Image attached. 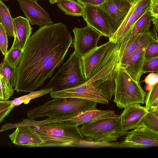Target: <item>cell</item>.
I'll list each match as a JSON object with an SVG mask.
<instances>
[{"mask_svg": "<svg viewBox=\"0 0 158 158\" xmlns=\"http://www.w3.org/2000/svg\"><path fill=\"white\" fill-rule=\"evenodd\" d=\"M131 5L125 0H105L97 6L103 11L113 34L127 15Z\"/></svg>", "mask_w": 158, "mask_h": 158, "instance_id": "obj_11", "label": "cell"}, {"mask_svg": "<svg viewBox=\"0 0 158 158\" xmlns=\"http://www.w3.org/2000/svg\"><path fill=\"white\" fill-rule=\"evenodd\" d=\"M29 110L27 116L34 119L48 117L54 119H67L85 112L96 109V102L74 98H53Z\"/></svg>", "mask_w": 158, "mask_h": 158, "instance_id": "obj_2", "label": "cell"}, {"mask_svg": "<svg viewBox=\"0 0 158 158\" xmlns=\"http://www.w3.org/2000/svg\"><path fill=\"white\" fill-rule=\"evenodd\" d=\"M149 11L152 17L158 18V0H150Z\"/></svg>", "mask_w": 158, "mask_h": 158, "instance_id": "obj_35", "label": "cell"}, {"mask_svg": "<svg viewBox=\"0 0 158 158\" xmlns=\"http://www.w3.org/2000/svg\"><path fill=\"white\" fill-rule=\"evenodd\" d=\"M16 128L15 131L9 136L13 143L27 147H39L44 143L33 127L23 126Z\"/></svg>", "mask_w": 158, "mask_h": 158, "instance_id": "obj_15", "label": "cell"}, {"mask_svg": "<svg viewBox=\"0 0 158 158\" xmlns=\"http://www.w3.org/2000/svg\"><path fill=\"white\" fill-rule=\"evenodd\" d=\"M73 40L64 24L40 27L26 43L16 68L14 89L31 92L41 87L62 63Z\"/></svg>", "mask_w": 158, "mask_h": 158, "instance_id": "obj_1", "label": "cell"}, {"mask_svg": "<svg viewBox=\"0 0 158 158\" xmlns=\"http://www.w3.org/2000/svg\"><path fill=\"white\" fill-rule=\"evenodd\" d=\"M158 73V57L144 60L142 70V74L147 72Z\"/></svg>", "mask_w": 158, "mask_h": 158, "instance_id": "obj_32", "label": "cell"}, {"mask_svg": "<svg viewBox=\"0 0 158 158\" xmlns=\"http://www.w3.org/2000/svg\"><path fill=\"white\" fill-rule=\"evenodd\" d=\"M144 103L148 110L158 109V83L148 90Z\"/></svg>", "mask_w": 158, "mask_h": 158, "instance_id": "obj_27", "label": "cell"}, {"mask_svg": "<svg viewBox=\"0 0 158 158\" xmlns=\"http://www.w3.org/2000/svg\"><path fill=\"white\" fill-rule=\"evenodd\" d=\"M139 127H145L158 133V109L148 110Z\"/></svg>", "mask_w": 158, "mask_h": 158, "instance_id": "obj_25", "label": "cell"}, {"mask_svg": "<svg viewBox=\"0 0 158 158\" xmlns=\"http://www.w3.org/2000/svg\"><path fill=\"white\" fill-rule=\"evenodd\" d=\"M32 127L44 142L39 147L85 146L87 139L74 124L51 122L42 123Z\"/></svg>", "mask_w": 158, "mask_h": 158, "instance_id": "obj_3", "label": "cell"}, {"mask_svg": "<svg viewBox=\"0 0 158 158\" xmlns=\"http://www.w3.org/2000/svg\"><path fill=\"white\" fill-rule=\"evenodd\" d=\"M53 91L52 88L42 89L41 90L30 92L28 94L15 98L12 100L11 106L14 107L19 106L22 103L28 104L33 99L40 97Z\"/></svg>", "mask_w": 158, "mask_h": 158, "instance_id": "obj_24", "label": "cell"}, {"mask_svg": "<svg viewBox=\"0 0 158 158\" xmlns=\"http://www.w3.org/2000/svg\"><path fill=\"white\" fill-rule=\"evenodd\" d=\"M58 0H48L50 3L53 4L55 3H56Z\"/></svg>", "mask_w": 158, "mask_h": 158, "instance_id": "obj_39", "label": "cell"}, {"mask_svg": "<svg viewBox=\"0 0 158 158\" xmlns=\"http://www.w3.org/2000/svg\"><path fill=\"white\" fill-rule=\"evenodd\" d=\"M4 1H7L8 0H3Z\"/></svg>", "mask_w": 158, "mask_h": 158, "instance_id": "obj_41", "label": "cell"}, {"mask_svg": "<svg viewBox=\"0 0 158 158\" xmlns=\"http://www.w3.org/2000/svg\"><path fill=\"white\" fill-rule=\"evenodd\" d=\"M78 129L85 138L98 141H116L128 132L123 129L119 115L115 118L84 123Z\"/></svg>", "mask_w": 158, "mask_h": 158, "instance_id": "obj_7", "label": "cell"}, {"mask_svg": "<svg viewBox=\"0 0 158 158\" xmlns=\"http://www.w3.org/2000/svg\"><path fill=\"white\" fill-rule=\"evenodd\" d=\"M13 26L14 39L11 48H16L23 51L32 28L27 19L21 16L13 19Z\"/></svg>", "mask_w": 158, "mask_h": 158, "instance_id": "obj_17", "label": "cell"}, {"mask_svg": "<svg viewBox=\"0 0 158 158\" xmlns=\"http://www.w3.org/2000/svg\"><path fill=\"white\" fill-rule=\"evenodd\" d=\"M12 100H0V123L11 112L14 107L11 106Z\"/></svg>", "mask_w": 158, "mask_h": 158, "instance_id": "obj_31", "label": "cell"}, {"mask_svg": "<svg viewBox=\"0 0 158 158\" xmlns=\"http://www.w3.org/2000/svg\"><path fill=\"white\" fill-rule=\"evenodd\" d=\"M120 42L109 41L82 57V68L86 81L101 69Z\"/></svg>", "mask_w": 158, "mask_h": 158, "instance_id": "obj_8", "label": "cell"}, {"mask_svg": "<svg viewBox=\"0 0 158 158\" xmlns=\"http://www.w3.org/2000/svg\"><path fill=\"white\" fill-rule=\"evenodd\" d=\"M119 148H147L158 146V133L148 128L139 127L128 132L119 143Z\"/></svg>", "mask_w": 158, "mask_h": 158, "instance_id": "obj_10", "label": "cell"}, {"mask_svg": "<svg viewBox=\"0 0 158 158\" xmlns=\"http://www.w3.org/2000/svg\"><path fill=\"white\" fill-rule=\"evenodd\" d=\"M151 18L149 10H148L135 22L120 40V43H123L129 40L137 34L143 33L149 31L152 25Z\"/></svg>", "mask_w": 158, "mask_h": 158, "instance_id": "obj_20", "label": "cell"}, {"mask_svg": "<svg viewBox=\"0 0 158 158\" xmlns=\"http://www.w3.org/2000/svg\"><path fill=\"white\" fill-rule=\"evenodd\" d=\"M128 2H129L131 5L133 4V3L137 2L140 0H125Z\"/></svg>", "mask_w": 158, "mask_h": 158, "instance_id": "obj_38", "label": "cell"}, {"mask_svg": "<svg viewBox=\"0 0 158 158\" xmlns=\"http://www.w3.org/2000/svg\"><path fill=\"white\" fill-rule=\"evenodd\" d=\"M14 92L13 88L0 73V100H9Z\"/></svg>", "mask_w": 158, "mask_h": 158, "instance_id": "obj_29", "label": "cell"}, {"mask_svg": "<svg viewBox=\"0 0 158 158\" xmlns=\"http://www.w3.org/2000/svg\"><path fill=\"white\" fill-rule=\"evenodd\" d=\"M157 57H158V41L155 39L151 42L146 48L144 60Z\"/></svg>", "mask_w": 158, "mask_h": 158, "instance_id": "obj_30", "label": "cell"}, {"mask_svg": "<svg viewBox=\"0 0 158 158\" xmlns=\"http://www.w3.org/2000/svg\"><path fill=\"white\" fill-rule=\"evenodd\" d=\"M143 81L146 84V89L148 91L158 83V73L152 72L149 73L142 81Z\"/></svg>", "mask_w": 158, "mask_h": 158, "instance_id": "obj_34", "label": "cell"}, {"mask_svg": "<svg viewBox=\"0 0 158 158\" xmlns=\"http://www.w3.org/2000/svg\"><path fill=\"white\" fill-rule=\"evenodd\" d=\"M16 68L12 67L6 61L0 63V73L6 81L14 88L15 84Z\"/></svg>", "mask_w": 158, "mask_h": 158, "instance_id": "obj_26", "label": "cell"}, {"mask_svg": "<svg viewBox=\"0 0 158 158\" xmlns=\"http://www.w3.org/2000/svg\"><path fill=\"white\" fill-rule=\"evenodd\" d=\"M155 39L152 31H149L143 33L138 46L125 67L130 76L136 81L139 82L143 74L142 70L146 48Z\"/></svg>", "mask_w": 158, "mask_h": 158, "instance_id": "obj_12", "label": "cell"}, {"mask_svg": "<svg viewBox=\"0 0 158 158\" xmlns=\"http://www.w3.org/2000/svg\"><path fill=\"white\" fill-rule=\"evenodd\" d=\"M143 33H139L123 43L120 42L119 58L120 64L125 67L131 57L136 49Z\"/></svg>", "mask_w": 158, "mask_h": 158, "instance_id": "obj_21", "label": "cell"}, {"mask_svg": "<svg viewBox=\"0 0 158 158\" xmlns=\"http://www.w3.org/2000/svg\"><path fill=\"white\" fill-rule=\"evenodd\" d=\"M59 8L66 15L73 16H82L84 5L74 0H58Z\"/></svg>", "mask_w": 158, "mask_h": 158, "instance_id": "obj_22", "label": "cell"}, {"mask_svg": "<svg viewBox=\"0 0 158 158\" xmlns=\"http://www.w3.org/2000/svg\"><path fill=\"white\" fill-rule=\"evenodd\" d=\"M86 82L82 66V57L74 52L43 89L58 91L73 88Z\"/></svg>", "mask_w": 158, "mask_h": 158, "instance_id": "obj_6", "label": "cell"}, {"mask_svg": "<svg viewBox=\"0 0 158 158\" xmlns=\"http://www.w3.org/2000/svg\"><path fill=\"white\" fill-rule=\"evenodd\" d=\"M87 24L109 38L113 34L112 29L102 10L97 6L84 5L82 15Z\"/></svg>", "mask_w": 158, "mask_h": 158, "instance_id": "obj_13", "label": "cell"}, {"mask_svg": "<svg viewBox=\"0 0 158 158\" xmlns=\"http://www.w3.org/2000/svg\"><path fill=\"white\" fill-rule=\"evenodd\" d=\"M151 20L154 25L153 27V35L155 39L158 40L157 35L158 31V18L152 17Z\"/></svg>", "mask_w": 158, "mask_h": 158, "instance_id": "obj_37", "label": "cell"}, {"mask_svg": "<svg viewBox=\"0 0 158 158\" xmlns=\"http://www.w3.org/2000/svg\"><path fill=\"white\" fill-rule=\"evenodd\" d=\"M115 88L114 101L119 108L136 103L144 104L146 92L139 82L133 79L120 61L115 74Z\"/></svg>", "mask_w": 158, "mask_h": 158, "instance_id": "obj_5", "label": "cell"}, {"mask_svg": "<svg viewBox=\"0 0 158 158\" xmlns=\"http://www.w3.org/2000/svg\"><path fill=\"white\" fill-rule=\"evenodd\" d=\"M105 0H77V1L83 5H91L98 6Z\"/></svg>", "mask_w": 158, "mask_h": 158, "instance_id": "obj_36", "label": "cell"}, {"mask_svg": "<svg viewBox=\"0 0 158 158\" xmlns=\"http://www.w3.org/2000/svg\"><path fill=\"white\" fill-rule=\"evenodd\" d=\"M139 1L132 5L129 12L117 30L109 38V41L114 42L120 41L139 19L135 14V10L137 4Z\"/></svg>", "mask_w": 158, "mask_h": 158, "instance_id": "obj_19", "label": "cell"}, {"mask_svg": "<svg viewBox=\"0 0 158 158\" xmlns=\"http://www.w3.org/2000/svg\"><path fill=\"white\" fill-rule=\"evenodd\" d=\"M13 19L11 16L9 8L2 0H0V23L4 27L8 35L14 37Z\"/></svg>", "mask_w": 158, "mask_h": 158, "instance_id": "obj_23", "label": "cell"}, {"mask_svg": "<svg viewBox=\"0 0 158 158\" xmlns=\"http://www.w3.org/2000/svg\"><path fill=\"white\" fill-rule=\"evenodd\" d=\"M118 115L113 110L97 109L87 111L76 116L66 119V123L73 124L78 127L84 123H92L103 119L115 118Z\"/></svg>", "mask_w": 158, "mask_h": 158, "instance_id": "obj_18", "label": "cell"}, {"mask_svg": "<svg viewBox=\"0 0 158 158\" xmlns=\"http://www.w3.org/2000/svg\"><path fill=\"white\" fill-rule=\"evenodd\" d=\"M74 38L72 44L74 52L82 57L97 47L100 38L103 36L89 25L83 28L74 27L72 30Z\"/></svg>", "mask_w": 158, "mask_h": 158, "instance_id": "obj_9", "label": "cell"}, {"mask_svg": "<svg viewBox=\"0 0 158 158\" xmlns=\"http://www.w3.org/2000/svg\"><path fill=\"white\" fill-rule=\"evenodd\" d=\"M33 0V1H36V2H37V1H38L39 0Z\"/></svg>", "mask_w": 158, "mask_h": 158, "instance_id": "obj_40", "label": "cell"}, {"mask_svg": "<svg viewBox=\"0 0 158 158\" xmlns=\"http://www.w3.org/2000/svg\"><path fill=\"white\" fill-rule=\"evenodd\" d=\"M115 84L110 77H104L73 88L50 93L52 98H74L108 104L114 94Z\"/></svg>", "mask_w": 158, "mask_h": 158, "instance_id": "obj_4", "label": "cell"}, {"mask_svg": "<svg viewBox=\"0 0 158 158\" xmlns=\"http://www.w3.org/2000/svg\"><path fill=\"white\" fill-rule=\"evenodd\" d=\"M148 110L139 103L130 105L124 108L119 115L123 129L127 131L139 127Z\"/></svg>", "mask_w": 158, "mask_h": 158, "instance_id": "obj_16", "label": "cell"}, {"mask_svg": "<svg viewBox=\"0 0 158 158\" xmlns=\"http://www.w3.org/2000/svg\"><path fill=\"white\" fill-rule=\"evenodd\" d=\"M8 45L6 31L2 24L0 23V50L4 56L7 52Z\"/></svg>", "mask_w": 158, "mask_h": 158, "instance_id": "obj_33", "label": "cell"}, {"mask_svg": "<svg viewBox=\"0 0 158 158\" xmlns=\"http://www.w3.org/2000/svg\"><path fill=\"white\" fill-rule=\"evenodd\" d=\"M23 51L19 48H10L4 56L3 60L6 61L12 67L16 68L19 63Z\"/></svg>", "mask_w": 158, "mask_h": 158, "instance_id": "obj_28", "label": "cell"}, {"mask_svg": "<svg viewBox=\"0 0 158 158\" xmlns=\"http://www.w3.org/2000/svg\"><path fill=\"white\" fill-rule=\"evenodd\" d=\"M26 18L32 25L40 26L53 23L49 14L32 0H16Z\"/></svg>", "mask_w": 158, "mask_h": 158, "instance_id": "obj_14", "label": "cell"}]
</instances>
